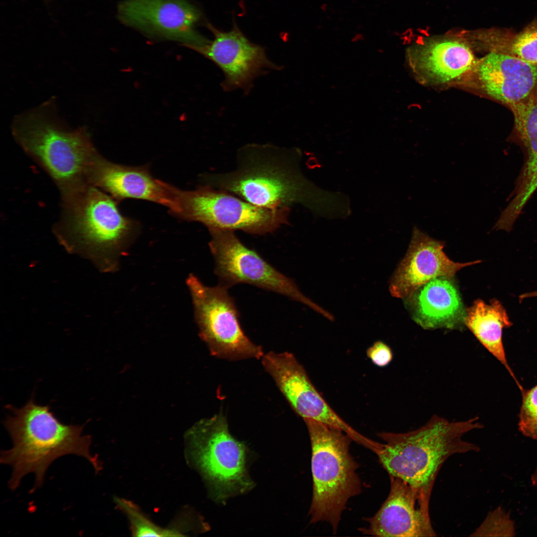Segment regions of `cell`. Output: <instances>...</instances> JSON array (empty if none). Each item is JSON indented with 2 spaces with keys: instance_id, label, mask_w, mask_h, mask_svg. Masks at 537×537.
<instances>
[{
  "instance_id": "cell-1",
  "label": "cell",
  "mask_w": 537,
  "mask_h": 537,
  "mask_svg": "<svg viewBox=\"0 0 537 537\" xmlns=\"http://www.w3.org/2000/svg\"><path fill=\"white\" fill-rule=\"evenodd\" d=\"M9 407L12 415L4 424L13 446L1 452L0 461L12 468L8 482L11 490L16 489L22 478L30 473L35 477L33 489L40 487L50 464L67 454L82 456L96 471L99 470L97 457L90 451L91 437L82 435L83 426L62 423L49 406L37 404L33 397L20 408Z\"/></svg>"
},
{
  "instance_id": "cell-2",
  "label": "cell",
  "mask_w": 537,
  "mask_h": 537,
  "mask_svg": "<svg viewBox=\"0 0 537 537\" xmlns=\"http://www.w3.org/2000/svg\"><path fill=\"white\" fill-rule=\"evenodd\" d=\"M61 198V215L53 227L59 240L96 255L104 270H116L138 234V224L121 213L118 201L90 184Z\"/></svg>"
},
{
  "instance_id": "cell-3",
  "label": "cell",
  "mask_w": 537,
  "mask_h": 537,
  "mask_svg": "<svg viewBox=\"0 0 537 537\" xmlns=\"http://www.w3.org/2000/svg\"><path fill=\"white\" fill-rule=\"evenodd\" d=\"M481 427L477 418L450 422L434 415L413 431L379 433L384 443L376 455L389 476L432 492L440 469L449 457L479 450L463 437Z\"/></svg>"
},
{
  "instance_id": "cell-4",
  "label": "cell",
  "mask_w": 537,
  "mask_h": 537,
  "mask_svg": "<svg viewBox=\"0 0 537 537\" xmlns=\"http://www.w3.org/2000/svg\"><path fill=\"white\" fill-rule=\"evenodd\" d=\"M43 106L16 118L12 135L23 150L50 177L60 194L86 184L98 153L87 130H69Z\"/></svg>"
},
{
  "instance_id": "cell-5",
  "label": "cell",
  "mask_w": 537,
  "mask_h": 537,
  "mask_svg": "<svg viewBox=\"0 0 537 537\" xmlns=\"http://www.w3.org/2000/svg\"><path fill=\"white\" fill-rule=\"evenodd\" d=\"M293 151L270 144H247L239 149L234 170L204 176L205 184L261 207L289 208L304 201L306 195Z\"/></svg>"
},
{
  "instance_id": "cell-6",
  "label": "cell",
  "mask_w": 537,
  "mask_h": 537,
  "mask_svg": "<svg viewBox=\"0 0 537 537\" xmlns=\"http://www.w3.org/2000/svg\"><path fill=\"white\" fill-rule=\"evenodd\" d=\"M311 446L313 495L310 523H329L336 533L349 500L361 491L357 463L350 452L352 439L322 423L304 420Z\"/></svg>"
},
{
  "instance_id": "cell-7",
  "label": "cell",
  "mask_w": 537,
  "mask_h": 537,
  "mask_svg": "<svg viewBox=\"0 0 537 537\" xmlns=\"http://www.w3.org/2000/svg\"><path fill=\"white\" fill-rule=\"evenodd\" d=\"M187 438L192 459L216 499L222 501L253 487L247 472V448L230 433L222 412L197 423Z\"/></svg>"
},
{
  "instance_id": "cell-8",
  "label": "cell",
  "mask_w": 537,
  "mask_h": 537,
  "mask_svg": "<svg viewBox=\"0 0 537 537\" xmlns=\"http://www.w3.org/2000/svg\"><path fill=\"white\" fill-rule=\"evenodd\" d=\"M174 194L175 215L201 223L208 230H241L251 234L265 235L288 223L289 208L261 207L207 184L193 190H183L174 186Z\"/></svg>"
},
{
  "instance_id": "cell-9",
  "label": "cell",
  "mask_w": 537,
  "mask_h": 537,
  "mask_svg": "<svg viewBox=\"0 0 537 537\" xmlns=\"http://www.w3.org/2000/svg\"><path fill=\"white\" fill-rule=\"evenodd\" d=\"M209 247L215 263L219 284L227 288L246 283L284 295L300 302L329 320L333 315L306 296L294 280L276 269L255 250L245 246L234 231L208 230Z\"/></svg>"
},
{
  "instance_id": "cell-10",
  "label": "cell",
  "mask_w": 537,
  "mask_h": 537,
  "mask_svg": "<svg viewBox=\"0 0 537 537\" xmlns=\"http://www.w3.org/2000/svg\"><path fill=\"white\" fill-rule=\"evenodd\" d=\"M186 282L199 336L212 355L230 360L263 357L262 348L252 342L242 330L228 288L220 284L207 286L193 274L188 275Z\"/></svg>"
},
{
  "instance_id": "cell-11",
  "label": "cell",
  "mask_w": 537,
  "mask_h": 537,
  "mask_svg": "<svg viewBox=\"0 0 537 537\" xmlns=\"http://www.w3.org/2000/svg\"><path fill=\"white\" fill-rule=\"evenodd\" d=\"M262 363L293 410L304 420H314L341 430L356 443L363 440L364 436L327 403L293 354L269 352L262 357Z\"/></svg>"
},
{
  "instance_id": "cell-12",
  "label": "cell",
  "mask_w": 537,
  "mask_h": 537,
  "mask_svg": "<svg viewBox=\"0 0 537 537\" xmlns=\"http://www.w3.org/2000/svg\"><path fill=\"white\" fill-rule=\"evenodd\" d=\"M386 499L368 523L360 529L366 535L388 537H429L437 536L430 516L431 493L392 476Z\"/></svg>"
},
{
  "instance_id": "cell-13",
  "label": "cell",
  "mask_w": 537,
  "mask_h": 537,
  "mask_svg": "<svg viewBox=\"0 0 537 537\" xmlns=\"http://www.w3.org/2000/svg\"><path fill=\"white\" fill-rule=\"evenodd\" d=\"M118 17L128 26L182 42L188 48L209 41L195 30L199 12L184 0H125L118 6Z\"/></svg>"
},
{
  "instance_id": "cell-14",
  "label": "cell",
  "mask_w": 537,
  "mask_h": 537,
  "mask_svg": "<svg viewBox=\"0 0 537 537\" xmlns=\"http://www.w3.org/2000/svg\"><path fill=\"white\" fill-rule=\"evenodd\" d=\"M213 39L191 49L213 61L222 71L225 79L221 84L225 91L242 89L249 91L253 81L266 72V69L279 67L267 58L262 46L251 42L234 24L227 32L210 24Z\"/></svg>"
},
{
  "instance_id": "cell-15",
  "label": "cell",
  "mask_w": 537,
  "mask_h": 537,
  "mask_svg": "<svg viewBox=\"0 0 537 537\" xmlns=\"http://www.w3.org/2000/svg\"><path fill=\"white\" fill-rule=\"evenodd\" d=\"M444 242L433 239L414 227L407 252L390 280L391 295L405 298L433 279L452 278L460 269L481 262H453L444 253Z\"/></svg>"
},
{
  "instance_id": "cell-16",
  "label": "cell",
  "mask_w": 537,
  "mask_h": 537,
  "mask_svg": "<svg viewBox=\"0 0 537 537\" xmlns=\"http://www.w3.org/2000/svg\"><path fill=\"white\" fill-rule=\"evenodd\" d=\"M87 181L118 202L126 198L142 199L164 205L171 213L175 210L173 185L154 178L147 166L115 164L98 153L89 168Z\"/></svg>"
},
{
  "instance_id": "cell-17",
  "label": "cell",
  "mask_w": 537,
  "mask_h": 537,
  "mask_svg": "<svg viewBox=\"0 0 537 537\" xmlns=\"http://www.w3.org/2000/svg\"><path fill=\"white\" fill-rule=\"evenodd\" d=\"M477 74L485 93L509 108L537 95V66L515 57L490 52L479 61Z\"/></svg>"
},
{
  "instance_id": "cell-18",
  "label": "cell",
  "mask_w": 537,
  "mask_h": 537,
  "mask_svg": "<svg viewBox=\"0 0 537 537\" xmlns=\"http://www.w3.org/2000/svg\"><path fill=\"white\" fill-rule=\"evenodd\" d=\"M414 321L425 329L457 328L465 311L451 278L439 277L405 298Z\"/></svg>"
},
{
  "instance_id": "cell-19",
  "label": "cell",
  "mask_w": 537,
  "mask_h": 537,
  "mask_svg": "<svg viewBox=\"0 0 537 537\" xmlns=\"http://www.w3.org/2000/svg\"><path fill=\"white\" fill-rule=\"evenodd\" d=\"M509 109L514 116V135L527 153L515 195L509 203L513 211L520 213L537 189V95Z\"/></svg>"
},
{
  "instance_id": "cell-20",
  "label": "cell",
  "mask_w": 537,
  "mask_h": 537,
  "mask_svg": "<svg viewBox=\"0 0 537 537\" xmlns=\"http://www.w3.org/2000/svg\"><path fill=\"white\" fill-rule=\"evenodd\" d=\"M464 323L482 346L506 368L520 390L523 388L508 364L502 340L504 328L512 325L502 303L493 299L489 304L475 300L465 311Z\"/></svg>"
},
{
  "instance_id": "cell-21",
  "label": "cell",
  "mask_w": 537,
  "mask_h": 537,
  "mask_svg": "<svg viewBox=\"0 0 537 537\" xmlns=\"http://www.w3.org/2000/svg\"><path fill=\"white\" fill-rule=\"evenodd\" d=\"M415 62L428 77L445 83L468 71L474 64L473 54L465 44L453 40L430 42L420 47Z\"/></svg>"
},
{
  "instance_id": "cell-22",
  "label": "cell",
  "mask_w": 537,
  "mask_h": 537,
  "mask_svg": "<svg viewBox=\"0 0 537 537\" xmlns=\"http://www.w3.org/2000/svg\"><path fill=\"white\" fill-rule=\"evenodd\" d=\"M480 39L490 52H494L519 59L537 66V19L521 31L492 28L480 32Z\"/></svg>"
},
{
  "instance_id": "cell-23",
  "label": "cell",
  "mask_w": 537,
  "mask_h": 537,
  "mask_svg": "<svg viewBox=\"0 0 537 537\" xmlns=\"http://www.w3.org/2000/svg\"><path fill=\"white\" fill-rule=\"evenodd\" d=\"M117 505L127 515L132 533L137 537L180 536L179 532L164 529L156 525L142 513L131 502L115 498Z\"/></svg>"
},
{
  "instance_id": "cell-24",
  "label": "cell",
  "mask_w": 537,
  "mask_h": 537,
  "mask_svg": "<svg viewBox=\"0 0 537 537\" xmlns=\"http://www.w3.org/2000/svg\"><path fill=\"white\" fill-rule=\"evenodd\" d=\"M521 391L522 398L519 429L525 436L537 439V384L531 389Z\"/></svg>"
},
{
  "instance_id": "cell-25",
  "label": "cell",
  "mask_w": 537,
  "mask_h": 537,
  "mask_svg": "<svg viewBox=\"0 0 537 537\" xmlns=\"http://www.w3.org/2000/svg\"><path fill=\"white\" fill-rule=\"evenodd\" d=\"M515 529L508 515L501 509L490 512L470 536H513Z\"/></svg>"
},
{
  "instance_id": "cell-26",
  "label": "cell",
  "mask_w": 537,
  "mask_h": 537,
  "mask_svg": "<svg viewBox=\"0 0 537 537\" xmlns=\"http://www.w3.org/2000/svg\"><path fill=\"white\" fill-rule=\"evenodd\" d=\"M366 356L374 364L379 367L387 365L393 358L391 348L380 341L375 342L367 349Z\"/></svg>"
},
{
  "instance_id": "cell-27",
  "label": "cell",
  "mask_w": 537,
  "mask_h": 537,
  "mask_svg": "<svg viewBox=\"0 0 537 537\" xmlns=\"http://www.w3.org/2000/svg\"><path fill=\"white\" fill-rule=\"evenodd\" d=\"M537 297V291H535L530 292H527V293L521 294L519 296L520 301L521 302L524 299L527 298H529V297Z\"/></svg>"
},
{
  "instance_id": "cell-28",
  "label": "cell",
  "mask_w": 537,
  "mask_h": 537,
  "mask_svg": "<svg viewBox=\"0 0 537 537\" xmlns=\"http://www.w3.org/2000/svg\"><path fill=\"white\" fill-rule=\"evenodd\" d=\"M531 481L533 485L537 487V466L532 475Z\"/></svg>"
}]
</instances>
